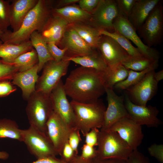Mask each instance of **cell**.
Returning a JSON list of instances; mask_svg holds the SVG:
<instances>
[{"label": "cell", "instance_id": "6da1fadb", "mask_svg": "<svg viewBox=\"0 0 163 163\" xmlns=\"http://www.w3.org/2000/svg\"><path fill=\"white\" fill-rule=\"evenodd\" d=\"M101 72L81 66L72 70L64 84L66 94L79 103L96 101L105 92Z\"/></svg>", "mask_w": 163, "mask_h": 163}, {"label": "cell", "instance_id": "7a4b0ae2", "mask_svg": "<svg viewBox=\"0 0 163 163\" xmlns=\"http://www.w3.org/2000/svg\"><path fill=\"white\" fill-rule=\"evenodd\" d=\"M53 1L38 0L36 5L28 13L19 29L15 32L7 30L0 34L3 43L19 44L29 41L35 31L39 32L51 14Z\"/></svg>", "mask_w": 163, "mask_h": 163}, {"label": "cell", "instance_id": "3957f363", "mask_svg": "<svg viewBox=\"0 0 163 163\" xmlns=\"http://www.w3.org/2000/svg\"><path fill=\"white\" fill-rule=\"evenodd\" d=\"M70 103L75 115V126L85 136L94 128H101L104 121L106 108L102 100L83 103L72 100Z\"/></svg>", "mask_w": 163, "mask_h": 163}, {"label": "cell", "instance_id": "277c9868", "mask_svg": "<svg viewBox=\"0 0 163 163\" xmlns=\"http://www.w3.org/2000/svg\"><path fill=\"white\" fill-rule=\"evenodd\" d=\"M96 158L127 160L133 150L116 132L101 129L98 139Z\"/></svg>", "mask_w": 163, "mask_h": 163}, {"label": "cell", "instance_id": "5b68a950", "mask_svg": "<svg viewBox=\"0 0 163 163\" xmlns=\"http://www.w3.org/2000/svg\"><path fill=\"white\" fill-rule=\"evenodd\" d=\"M27 101L25 110L30 126L46 134V123L53 111L50 95L35 91Z\"/></svg>", "mask_w": 163, "mask_h": 163}, {"label": "cell", "instance_id": "8992f818", "mask_svg": "<svg viewBox=\"0 0 163 163\" xmlns=\"http://www.w3.org/2000/svg\"><path fill=\"white\" fill-rule=\"evenodd\" d=\"M163 1L161 0L137 30L143 43L150 47L160 45L163 38Z\"/></svg>", "mask_w": 163, "mask_h": 163}, {"label": "cell", "instance_id": "52a82bcc", "mask_svg": "<svg viewBox=\"0 0 163 163\" xmlns=\"http://www.w3.org/2000/svg\"><path fill=\"white\" fill-rule=\"evenodd\" d=\"M21 135L22 142L37 159L58 155L46 134L36 127L30 126L27 129H22Z\"/></svg>", "mask_w": 163, "mask_h": 163}, {"label": "cell", "instance_id": "ba28073f", "mask_svg": "<svg viewBox=\"0 0 163 163\" xmlns=\"http://www.w3.org/2000/svg\"><path fill=\"white\" fill-rule=\"evenodd\" d=\"M70 62L63 59L59 62L52 60L46 63L36 83L35 91L50 95L61 78L66 74Z\"/></svg>", "mask_w": 163, "mask_h": 163}, {"label": "cell", "instance_id": "9c48e42d", "mask_svg": "<svg viewBox=\"0 0 163 163\" xmlns=\"http://www.w3.org/2000/svg\"><path fill=\"white\" fill-rule=\"evenodd\" d=\"M118 15L116 0H100L86 23L100 30L113 32V21Z\"/></svg>", "mask_w": 163, "mask_h": 163}, {"label": "cell", "instance_id": "30bf717a", "mask_svg": "<svg viewBox=\"0 0 163 163\" xmlns=\"http://www.w3.org/2000/svg\"><path fill=\"white\" fill-rule=\"evenodd\" d=\"M155 70L147 72L135 85L125 90L131 101L139 106H145L157 91L158 83L154 75Z\"/></svg>", "mask_w": 163, "mask_h": 163}, {"label": "cell", "instance_id": "8fae6325", "mask_svg": "<svg viewBox=\"0 0 163 163\" xmlns=\"http://www.w3.org/2000/svg\"><path fill=\"white\" fill-rule=\"evenodd\" d=\"M126 108L130 118L137 123L148 127H157L162 123L158 117L159 111L155 106H142L133 103L125 92L123 95Z\"/></svg>", "mask_w": 163, "mask_h": 163}, {"label": "cell", "instance_id": "7c38bea8", "mask_svg": "<svg viewBox=\"0 0 163 163\" xmlns=\"http://www.w3.org/2000/svg\"><path fill=\"white\" fill-rule=\"evenodd\" d=\"M73 128L67 125L53 111L46 123V134L58 155H60L65 144L68 141Z\"/></svg>", "mask_w": 163, "mask_h": 163}, {"label": "cell", "instance_id": "4fadbf2b", "mask_svg": "<svg viewBox=\"0 0 163 163\" xmlns=\"http://www.w3.org/2000/svg\"><path fill=\"white\" fill-rule=\"evenodd\" d=\"M97 49L110 68L121 64L130 57L116 41L106 35H102Z\"/></svg>", "mask_w": 163, "mask_h": 163}, {"label": "cell", "instance_id": "5bb4252c", "mask_svg": "<svg viewBox=\"0 0 163 163\" xmlns=\"http://www.w3.org/2000/svg\"><path fill=\"white\" fill-rule=\"evenodd\" d=\"M113 25L114 30L132 42L143 55L159 60V52L143 43L127 18L119 15L114 20Z\"/></svg>", "mask_w": 163, "mask_h": 163}, {"label": "cell", "instance_id": "9a60e30c", "mask_svg": "<svg viewBox=\"0 0 163 163\" xmlns=\"http://www.w3.org/2000/svg\"><path fill=\"white\" fill-rule=\"evenodd\" d=\"M108 106L104 113V121L102 129H109L114 123L125 117L130 118L126 108L124 96H118L113 88L105 87Z\"/></svg>", "mask_w": 163, "mask_h": 163}, {"label": "cell", "instance_id": "2e32d148", "mask_svg": "<svg viewBox=\"0 0 163 163\" xmlns=\"http://www.w3.org/2000/svg\"><path fill=\"white\" fill-rule=\"evenodd\" d=\"M109 129L117 132L133 150L137 149L143 138L141 126L129 117L118 120Z\"/></svg>", "mask_w": 163, "mask_h": 163}, {"label": "cell", "instance_id": "e0dca14e", "mask_svg": "<svg viewBox=\"0 0 163 163\" xmlns=\"http://www.w3.org/2000/svg\"><path fill=\"white\" fill-rule=\"evenodd\" d=\"M62 80L50 94L53 110L71 128L75 126V115L71 104L67 97Z\"/></svg>", "mask_w": 163, "mask_h": 163}, {"label": "cell", "instance_id": "ac0fdd59", "mask_svg": "<svg viewBox=\"0 0 163 163\" xmlns=\"http://www.w3.org/2000/svg\"><path fill=\"white\" fill-rule=\"evenodd\" d=\"M67 49L65 56L76 57L88 55L96 49L92 48L73 29L68 27L57 45Z\"/></svg>", "mask_w": 163, "mask_h": 163}, {"label": "cell", "instance_id": "d6986e66", "mask_svg": "<svg viewBox=\"0 0 163 163\" xmlns=\"http://www.w3.org/2000/svg\"><path fill=\"white\" fill-rule=\"evenodd\" d=\"M69 25L63 19L51 14L38 32L47 43L54 42L57 45Z\"/></svg>", "mask_w": 163, "mask_h": 163}, {"label": "cell", "instance_id": "ffe728a7", "mask_svg": "<svg viewBox=\"0 0 163 163\" xmlns=\"http://www.w3.org/2000/svg\"><path fill=\"white\" fill-rule=\"evenodd\" d=\"M38 65L23 72H18L14 75L11 83L19 87L22 92L23 98L27 100L35 91V86L39 76Z\"/></svg>", "mask_w": 163, "mask_h": 163}, {"label": "cell", "instance_id": "44dd1931", "mask_svg": "<svg viewBox=\"0 0 163 163\" xmlns=\"http://www.w3.org/2000/svg\"><path fill=\"white\" fill-rule=\"evenodd\" d=\"M38 0H13L10 5V26L15 32L20 28L24 18L37 4Z\"/></svg>", "mask_w": 163, "mask_h": 163}, {"label": "cell", "instance_id": "7402d4cb", "mask_svg": "<svg viewBox=\"0 0 163 163\" xmlns=\"http://www.w3.org/2000/svg\"><path fill=\"white\" fill-rule=\"evenodd\" d=\"M161 0H136L128 20L137 30Z\"/></svg>", "mask_w": 163, "mask_h": 163}, {"label": "cell", "instance_id": "603a6c76", "mask_svg": "<svg viewBox=\"0 0 163 163\" xmlns=\"http://www.w3.org/2000/svg\"><path fill=\"white\" fill-rule=\"evenodd\" d=\"M51 14L61 18L69 24L77 22L87 23L91 16V14L75 4L59 8H53Z\"/></svg>", "mask_w": 163, "mask_h": 163}, {"label": "cell", "instance_id": "cb8c5ba5", "mask_svg": "<svg viewBox=\"0 0 163 163\" xmlns=\"http://www.w3.org/2000/svg\"><path fill=\"white\" fill-rule=\"evenodd\" d=\"M69 26L74 30L92 48L97 49L102 35L100 30L83 22L74 23L69 24Z\"/></svg>", "mask_w": 163, "mask_h": 163}, {"label": "cell", "instance_id": "d4e9b609", "mask_svg": "<svg viewBox=\"0 0 163 163\" xmlns=\"http://www.w3.org/2000/svg\"><path fill=\"white\" fill-rule=\"evenodd\" d=\"M63 59L72 61L81 66L93 69L100 72L104 71L108 67L97 49L88 55L72 57L65 56Z\"/></svg>", "mask_w": 163, "mask_h": 163}, {"label": "cell", "instance_id": "484cf974", "mask_svg": "<svg viewBox=\"0 0 163 163\" xmlns=\"http://www.w3.org/2000/svg\"><path fill=\"white\" fill-rule=\"evenodd\" d=\"M33 49L30 40L19 44L2 43L0 44V58L3 62L9 64L19 55Z\"/></svg>", "mask_w": 163, "mask_h": 163}, {"label": "cell", "instance_id": "4316f807", "mask_svg": "<svg viewBox=\"0 0 163 163\" xmlns=\"http://www.w3.org/2000/svg\"><path fill=\"white\" fill-rule=\"evenodd\" d=\"M30 40L37 54L38 59V72H39L42 69L46 63L54 59L49 53L47 43L38 31L33 33L30 36Z\"/></svg>", "mask_w": 163, "mask_h": 163}, {"label": "cell", "instance_id": "83f0119b", "mask_svg": "<svg viewBox=\"0 0 163 163\" xmlns=\"http://www.w3.org/2000/svg\"><path fill=\"white\" fill-rule=\"evenodd\" d=\"M128 72L129 70L121 64L113 68L107 67L101 72L105 88H113L116 84L126 78Z\"/></svg>", "mask_w": 163, "mask_h": 163}, {"label": "cell", "instance_id": "f1b7e54d", "mask_svg": "<svg viewBox=\"0 0 163 163\" xmlns=\"http://www.w3.org/2000/svg\"><path fill=\"white\" fill-rule=\"evenodd\" d=\"M158 60L144 55L129 58L121 64L128 70L140 72L149 68L157 69Z\"/></svg>", "mask_w": 163, "mask_h": 163}, {"label": "cell", "instance_id": "f546056e", "mask_svg": "<svg viewBox=\"0 0 163 163\" xmlns=\"http://www.w3.org/2000/svg\"><path fill=\"white\" fill-rule=\"evenodd\" d=\"M38 62L37 54L34 48L19 55L9 64L17 67L18 72H23L32 68Z\"/></svg>", "mask_w": 163, "mask_h": 163}, {"label": "cell", "instance_id": "4dcf8cb0", "mask_svg": "<svg viewBox=\"0 0 163 163\" xmlns=\"http://www.w3.org/2000/svg\"><path fill=\"white\" fill-rule=\"evenodd\" d=\"M21 130L15 121L5 118L0 119V138H9L22 142Z\"/></svg>", "mask_w": 163, "mask_h": 163}, {"label": "cell", "instance_id": "1f68e13d", "mask_svg": "<svg viewBox=\"0 0 163 163\" xmlns=\"http://www.w3.org/2000/svg\"><path fill=\"white\" fill-rule=\"evenodd\" d=\"M101 35L109 36L114 39L132 57H136L143 55L137 48L132 44L129 40L118 32L114 30L113 32L101 30L100 31Z\"/></svg>", "mask_w": 163, "mask_h": 163}, {"label": "cell", "instance_id": "d6a6232c", "mask_svg": "<svg viewBox=\"0 0 163 163\" xmlns=\"http://www.w3.org/2000/svg\"><path fill=\"white\" fill-rule=\"evenodd\" d=\"M153 70L155 69L149 68L140 72L129 70L126 78L116 84L114 87L118 90H126L139 82L147 72Z\"/></svg>", "mask_w": 163, "mask_h": 163}, {"label": "cell", "instance_id": "836d02e7", "mask_svg": "<svg viewBox=\"0 0 163 163\" xmlns=\"http://www.w3.org/2000/svg\"><path fill=\"white\" fill-rule=\"evenodd\" d=\"M9 1L0 0V30L4 32L10 26Z\"/></svg>", "mask_w": 163, "mask_h": 163}, {"label": "cell", "instance_id": "e575fe53", "mask_svg": "<svg viewBox=\"0 0 163 163\" xmlns=\"http://www.w3.org/2000/svg\"><path fill=\"white\" fill-rule=\"evenodd\" d=\"M18 72V69L17 67L5 63L0 59V81L12 80Z\"/></svg>", "mask_w": 163, "mask_h": 163}, {"label": "cell", "instance_id": "d590c367", "mask_svg": "<svg viewBox=\"0 0 163 163\" xmlns=\"http://www.w3.org/2000/svg\"><path fill=\"white\" fill-rule=\"evenodd\" d=\"M136 0H116L119 15L128 19Z\"/></svg>", "mask_w": 163, "mask_h": 163}, {"label": "cell", "instance_id": "8d00e7d4", "mask_svg": "<svg viewBox=\"0 0 163 163\" xmlns=\"http://www.w3.org/2000/svg\"><path fill=\"white\" fill-rule=\"evenodd\" d=\"M54 42L47 43V46L49 53L54 60L58 62L62 60L65 56L67 49L64 48L60 49Z\"/></svg>", "mask_w": 163, "mask_h": 163}, {"label": "cell", "instance_id": "74e56055", "mask_svg": "<svg viewBox=\"0 0 163 163\" xmlns=\"http://www.w3.org/2000/svg\"><path fill=\"white\" fill-rule=\"evenodd\" d=\"M59 155L60 159L67 163H72L78 155L71 147L68 141L65 144Z\"/></svg>", "mask_w": 163, "mask_h": 163}, {"label": "cell", "instance_id": "f35d334b", "mask_svg": "<svg viewBox=\"0 0 163 163\" xmlns=\"http://www.w3.org/2000/svg\"><path fill=\"white\" fill-rule=\"evenodd\" d=\"M149 155L161 163H163V145L153 144L148 148Z\"/></svg>", "mask_w": 163, "mask_h": 163}, {"label": "cell", "instance_id": "ab89813d", "mask_svg": "<svg viewBox=\"0 0 163 163\" xmlns=\"http://www.w3.org/2000/svg\"><path fill=\"white\" fill-rule=\"evenodd\" d=\"M80 130L76 128L72 129L68 140L69 143L75 152L78 154V146L82 141Z\"/></svg>", "mask_w": 163, "mask_h": 163}, {"label": "cell", "instance_id": "60d3db41", "mask_svg": "<svg viewBox=\"0 0 163 163\" xmlns=\"http://www.w3.org/2000/svg\"><path fill=\"white\" fill-rule=\"evenodd\" d=\"M81 149L82 154L80 156L82 158L86 160H92L96 158L97 151L94 147L85 144L83 145Z\"/></svg>", "mask_w": 163, "mask_h": 163}, {"label": "cell", "instance_id": "b9f144b4", "mask_svg": "<svg viewBox=\"0 0 163 163\" xmlns=\"http://www.w3.org/2000/svg\"><path fill=\"white\" fill-rule=\"evenodd\" d=\"M126 162L127 163H150L149 158L137 149L133 150Z\"/></svg>", "mask_w": 163, "mask_h": 163}, {"label": "cell", "instance_id": "7bdbcfd3", "mask_svg": "<svg viewBox=\"0 0 163 163\" xmlns=\"http://www.w3.org/2000/svg\"><path fill=\"white\" fill-rule=\"evenodd\" d=\"M16 90V88L10 81H0V97L7 96Z\"/></svg>", "mask_w": 163, "mask_h": 163}, {"label": "cell", "instance_id": "ee69618b", "mask_svg": "<svg viewBox=\"0 0 163 163\" xmlns=\"http://www.w3.org/2000/svg\"><path fill=\"white\" fill-rule=\"evenodd\" d=\"M100 0H79L78 6L83 11L91 14L98 5Z\"/></svg>", "mask_w": 163, "mask_h": 163}, {"label": "cell", "instance_id": "f6af8a7d", "mask_svg": "<svg viewBox=\"0 0 163 163\" xmlns=\"http://www.w3.org/2000/svg\"><path fill=\"white\" fill-rule=\"evenodd\" d=\"M99 131L97 128L91 129L85 136V144L93 147L97 146Z\"/></svg>", "mask_w": 163, "mask_h": 163}, {"label": "cell", "instance_id": "bcb514c9", "mask_svg": "<svg viewBox=\"0 0 163 163\" xmlns=\"http://www.w3.org/2000/svg\"><path fill=\"white\" fill-rule=\"evenodd\" d=\"M15 163H22L16 162ZM30 163H67L56 156H50L42 158Z\"/></svg>", "mask_w": 163, "mask_h": 163}, {"label": "cell", "instance_id": "7dc6e473", "mask_svg": "<svg viewBox=\"0 0 163 163\" xmlns=\"http://www.w3.org/2000/svg\"><path fill=\"white\" fill-rule=\"evenodd\" d=\"M92 160L93 163H127L126 160L115 158L99 159L95 158Z\"/></svg>", "mask_w": 163, "mask_h": 163}, {"label": "cell", "instance_id": "c3c4849f", "mask_svg": "<svg viewBox=\"0 0 163 163\" xmlns=\"http://www.w3.org/2000/svg\"><path fill=\"white\" fill-rule=\"evenodd\" d=\"M79 0H60L57 2L56 7L54 8H59L78 2Z\"/></svg>", "mask_w": 163, "mask_h": 163}, {"label": "cell", "instance_id": "681fc988", "mask_svg": "<svg viewBox=\"0 0 163 163\" xmlns=\"http://www.w3.org/2000/svg\"><path fill=\"white\" fill-rule=\"evenodd\" d=\"M92 160H85L82 158L80 155H78L75 160L71 163H93Z\"/></svg>", "mask_w": 163, "mask_h": 163}, {"label": "cell", "instance_id": "f907efd6", "mask_svg": "<svg viewBox=\"0 0 163 163\" xmlns=\"http://www.w3.org/2000/svg\"><path fill=\"white\" fill-rule=\"evenodd\" d=\"M155 81L158 83L163 79V70H161L157 72H155L154 75Z\"/></svg>", "mask_w": 163, "mask_h": 163}, {"label": "cell", "instance_id": "816d5d0a", "mask_svg": "<svg viewBox=\"0 0 163 163\" xmlns=\"http://www.w3.org/2000/svg\"><path fill=\"white\" fill-rule=\"evenodd\" d=\"M9 157V154L5 151H0V159L5 160L8 159Z\"/></svg>", "mask_w": 163, "mask_h": 163}, {"label": "cell", "instance_id": "f5cc1de1", "mask_svg": "<svg viewBox=\"0 0 163 163\" xmlns=\"http://www.w3.org/2000/svg\"><path fill=\"white\" fill-rule=\"evenodd\" d=\"M2 43V42L1 40H0V44Z\"/></svg>", "mask_w": 163, "mask_h": 163}, {"label": "cell", "instance_id": "db71d44e", "mask_svg": "<svg viewBox=\"0 0 163 163\" xmlns=\"http://www.w3.org/2000/svg\"><path fill=\"white\" fill-rule=\"evenodd\" d=\"M2 32L0 30V34L2 33Z\"/></svg>", "mask_w": 163, "mask_h": 163}]
</instances>
